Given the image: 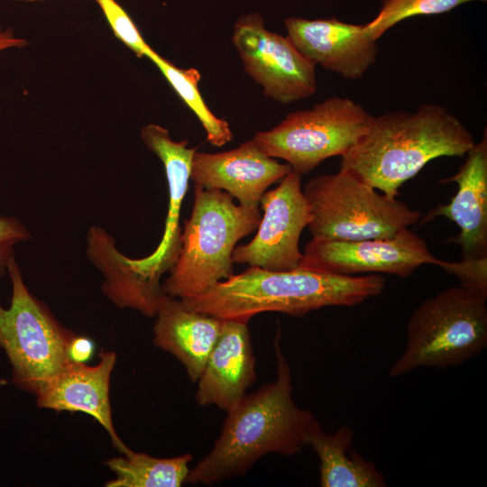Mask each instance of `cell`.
Here are the masks:
<instances>
[{"mask_svg": "<svg viewBox=\"0 0 487 487\" xmlns=\"http://www.w3.org/2000/svg\"><path fill=\"white\" fill-rule=\"evenodd\" d=\"M474 143L468 128L445 106L422 104L413 112L372 116L366 133L341 157L340 170L397 198L400 188L430 161L464 157Z\"/></svg>", "mask_w": 487, "mask_h": 487, "instance_id": "obj_2", "label": "cell"}, {"mask_svg": "<svg viewBox=\"0 0 487 487\" xmlns=\"http://www.w3.org/2000/svg\"><path fill=\"white\" fill-rule=\"evenodd\" d=\"M458 171L441 182H455L457 192L451 201L432 208L422 222L445 216L455 222L460 233L447 241L458 244L463 260L487 257V133L467 152Z\"/></svg>", "mask_w": 487, "mask_h": 487, "instance_id": "obj_16", "label": "cell"}, {"mask_svg": "<svg viewBox=\"0 0 487 487\" xmlns=\"http://www.w3.org/2000/svg\"><path fill=\"white\" fill-rule=\"evenodd\" d=\"M88 260L103 275L102 291L117 308L136 310L154 317L165 295L162 285L153 283L137 271L115 246L106 229L94 225L87 235Z\"/></svg>", "mask_w": 487, "mask_h": 487, "instance_id": "obj_19", "label": "cell"}, {"mask_svg": "<svg viewBox=\"0 0 487 487\" xmlns=\"http://www.w3.org/2000/svg\"><path fill=\"white\" fill-rule=\"evenodd\" d=\"M16 1H23V2H37V1H42V0H16Z\"/></svg>", "mask_w": 487, "mask_h": 487, "instance_id": "obj_29", "label": "cell"}, {"mask_svg": "<svg viewBox=\"0 0 487 487\" xmlns=\"http://www.w3.org/2000/svg\"><path fill=\"white\" fill-rule=\"evenodd\" d=\"M232 41L244 69L266 97L289 104L316 93V65L287 36L269 31L259 14L237 19Z\"/></svg>", "mask_w": 487, "mask_h": 487, "instance_id": "obj_9", "label": "cell"}, {"mask_svg": "<svg viewBox=\"0 0 487 487\" xmlns=\"http://www.w3.org/2000/svg\"><path fill=\"white\" fill-rule=\"evenodd\" d=\"M153 325V343L174 355L192 382L199 379L223 326L224 319L187 308L167 294L159 305Z\"/></svg>", "mask_w": 487, "mask_h": 487, "instance_id": "obj_18", "label": "cell"}, {"mask_svg": "<svg viewBox=\"0 0 487 487\" xmlns=\"http://www.w3.org/2000/svg\"><path fill=\"white\" fill-rule=\"evenodd\" d=\"M116 362L115 352H102L99 362L90 366L68 361L60 372L38 392L39 408L82 412L91 416L108 434L113 447L128 455L130 449L117 435L109 399L111 374Z\"/></svg>", "mask_w": 487, "mask_h": 487, "instance_id": "obj_15", "label": "cell"}, {"mask_svg": "<svg viewBox=\"0 0 487 487\" xmlns=\"http://www.w3.org/2000/svg\"><path fill=\"white\" fill-rule=\"evenodd\" d=\"M475 1L487 0H382L377 15L363 27L371 39L378 41L389 29L405 19L447 13Z\"/></svg>", "mask_w": 487, "mask_h": 487, "instance_id": "obj_23", "label": "cell"}, {"mask_svg": "<svg viewBox=\"0 0 487 487\" xmlns=\"http://www.w3.org/2000/svg\"><path fill=\"white\" fill-rule=\"evenodd\" d=\"M312 238L363 240L396 234L418 222L421 213L367 184L348 170L323 174L304 187Z\"/></svg>", "mask_w": 487, "mask_h": 487, "instance_id": "obj_6", "label": "cell"}, {"mask_svg": "<svg viewBox=\"0 0 487 487\" xmlns=\"http://www.w3.org/2000/svg\"><path fill=\"white\" fill-rule=\"evenodd\" d=\"M94 351L95 344L90 338L75 335L69 343L67 354L69 361L85 363Z\"/></svg>", "mask_w": 487, "mask_h": 487, "instance_id": "obj_27", "label": "cell"}, {"mask_svg": "<svg viewBox=\"0 0 487 487\" xmlns=\"http://www.w3.org/2000/svg\"><path fill=\"white\" fill-rule=\"evenodd\" d=\"M192 455L171 458L153 457L144 453L132 452L128 455L110 458L106 465L115 478L106 487H179L189 473Z\"/></svg>", "mask_w": 487, "mask_h": 487, "instance_id": "obj_21", "label": "cell"}, {"mask_svg": "<svg viewBox=\"0 0 487 487\" xmlns=\"http://www.w3.org/2000/svg\"><path fill=\"white\" fill-rule=\"evenodd\" d=\"M426 242L409 228L383 238L326 240L312 238L299 267L357 276L388 273L406 278L424 264L436 265Z\"/></svg>", "mask_w": 487, "mask_h": 487, "instance_id": "obj_10", "label": "cell"}, {"mask_svg": "<svg viewBox=\"0 0 487 487\" xmlns=\"http://www.w3.org/2000/svg\"><path fill=\"white\" fill-rule=\"evenodd\" d=\"M273 345L276 380L245 394L226 411L219 436L209 453L190 469L186 483H218L245 475L268 454L295 455L320 427L314 415L292 398L291 369L280 334Z\"/></svg>", "mask_w": 487, "mask_h": 487, "instance_id": "obj_1", "label": "cell"}, {"mask_svg": "<svg viewBox=\"0 0 487 487\" xmlns=\"http://www.w3.org/2000/svg\"><path fill=\"white\" fill-rule=\"evenodd\" d=\"M150 59L160 69L180 98L195 113L207 133V141L214 146L221 147L233 139L229 124L216 116L204 102L198 82L200 72L195 68L181 69L154 51Z\"/></svg>", "mask_w": 487, "mask_h": 487, "instance_id": "obj_22", "label": "cell"}, {"mask_svg": "<svg viewBox=\"0 0 487 487\" xmlns=\"http://www.w3.org/2000/svg\"><path fill=\"white\" fill-rule=\"evenodd\" d=\"M437 266L459 278L460 285L487 290V257L448 262L439 260Z\"/></svg>", "mask_w": 487, "mask_h": 487, "instance_id": "obj_26", "label": "cell"}, {"mask_svg": "<svg viewBox=\"0 0 487 487\" xmlns=\"http://www.w3.org/2000/svg\"><path fill=\"white\" fill-rule=\"evenodd\" d=\"M486 300L487 290L459 285L423 301L408 320L405 348L389 375L458 366L479 355L487 346Z\"/></svg>", "mask_w": 487, "mask_h": 487, "instance_id": "obj_5", "label": "cell"}, {"mask_svg": "<svg viewBox=\"0 0 487 487\" xmlns=\"http://www.w3.org/2000/svg\"><path fill=\"white\" fill-rule=\"evenodd\" d=\"M354 431L342 426L332 434L321 427L308 438L319 460V482L322 487H384L386 481L373 462L352 449Z\"/></svg>", "mask_w": 487, "mask_h": 487, "instance_id": "obj_20", "label": "cell"}, {"mask_svg": "<svg viewBox=\"0 0 487 487\" xmlns=\"http://www.w3.org/2000/svg\"><path fill=\"white\" fill-rule=\"evenodd\" d=\"M7 275L12 295L8 307L0 300V348L11 364L13 382L36 396L69 361L67 348L76 334L31 293L16 259Z\"/></svg>", "mask_w": 487, "mask_h": 487, "instance_id": "obj_7", "label": "cell"}, {"mask_svg": "<svg viewBox=\"0 0 487 487\" xmlns=\"http://www.w3.org/2000/svg\"><path fill=\"white\" fill-rule=\"evenodd\" d=\"M292 170L266 155L252 139L227 152H196L192 158L190 179L205 188L224 190L239 205L259 207L269 186L279 182Z\"/></svg>", "mask_w": 487, "mask_h": 487, "instance_id": "obj_14", "label": "cell"}, {"mask_svg": "<svg viewBox=\"0 0 487 487\" xmlns=\"http://www.w3.org/2000/svg\"><path fill=\"white\" fill-rule=\"evenodd\" d=\"M115 36L139 57L149 58L155 51L144 41L128 13L116 0H94Z\"/></svg>", "mask_w": 487, "mask_h": 487, "instance_id": "obj_24", "label": "cell"}, {"mask_svg": "<svg viewBox=\"0 0 487 487\" xmlns=\"http://www.w3.org/2000/svg\"><path fill=\"white\" fill-rule=\"evenodd\" d=\"M233 199L224 190L195 184L179 253L161 284L165 294L180 299L198 296L233 274L237 242L255 231L262 218L259 207L235 205Z\"/></svg>", "mask_w": 487, "mask_h": 487, "instance_id": "obj_4", "label": "cell"}, {"mask_svg": "<svg viewBox=\"0 0 487 487\" xmlns=\"http://www.w3.org/2000/svg\"><path fill=\"white\" fill-rule=\"evenodd\" d=\"M141 139L163 164L169 202L164 232L156 249L143 258L128 257V262L142 277L161 283L162 274L170 271L179 253L182 231L179 226L180 210L188 188L192 158L197 149L188 147L187 140L174 141L166 128L155 124H149L141 129Z\"/></svg>", "mask_w": 487, "mask_h": 487, "instance_id": "obj_12", "label": "cell"}, {"mask_svg": "<svg viewBox=\"0 0 487 487\" xmlns=\"http://www.w3.org/2000/svg\"><path fill=\"white\" fill-rule=\"evenodd\" d=\"M260 204L263 214L251 242L234 247L232 260L270 271L299 267L303 253L299 237L311 220L301 188V175L291 170L275 188L265 191Z\"/></svg>", "mask_w": 487, "mask_h": 487, "instance_id": "obj_11", "label": "cell"}, {"mask_svg": "<svg viewBox=\"0 0 487 487\" xmlns=\"http://www.w3.org/2000/svg\"><path fill=\"white\" fill-rule=\"evenodd\" d=\"M384 288L381 274L345 276L303 267L270 271L250 266L200 295L179 299L192 310L248 324L262 312L303 317L325 307H354L379 296Z\"/></svg>", "mask_w": 487, "mask_h": 487, "instance_id": "obj_3", "label": "cell"}, {"mask_svg": "<svg viewBox=\"0 0 487 487\" xmlns=\"http://www.w3.org/2000/svg\"><path fill=\"white\" fill-rule=\"evenodd\" d=\"M31 237V232L19 218L0 216V277L7 275L8 266L15 259L16 245Z\"/></svg>", "mask_w": 487, "mask_h": 487, "instance_id": "obj_25", "label": "cell"}, {"mask_svg": "<svg viewBox=\"0 0 487 487\" xmlns=\"http://www.w3.org/2000/svg\"><path fill=\"white\" fill-rule=\"evenodd\" d=\"M284 24L287 37L308 60L345 78H361L376 61L377 41L368 36L363 24L335 17H289Z\"/></svg>", "mask_w": 487, "mask_h": 487, "instance_id": "obj_13", "label": "cell"}, {"mask_svg": "<svg viewBox=\"0 0 487 487\" xmlns=\"http://www.w3.org/2000/svg\"><path fill=\"white\" fill-rule=\"evenodd\" d=\"M27 44V41L16 37L11 28L0 27V52L12 48H24Z\"/></svg>", "mask_w": 487, "mask_h": 487, "instance_id": "obj_28", "label": "cell"}, {"mask_svg": "<svg viewBox=\"0 0 487 487\" xmlns=\"http://www.w3.org/2000/svg\"><path fill=\"white\" fill-rule=\"evenodd\" d=\"M372 116L351 98L333 96L289 113L253 140L266 155L286 161L302 176L328 158L345 155L366 133Z\"/></svg>", "mask_w": 487, "mask_h": 487, "instance_id": "obj_8", "label": "cell"}, {"mask_svg": "<svg viewBox=\"0 0 487 487\" xmlns=\"http://www.w3.org/2000/svg\"><path fill=\"white\" fill-rule=\"evenodd\" d=\"M255 358L247 323L224 319L220 335L198 380L196 400L225 411L256 380Z\"/></svg>", "mask_w": 487, "mask_h": 487, "instance_id": "obj_17", "label": "cell"}]
</instances>
